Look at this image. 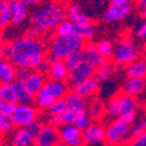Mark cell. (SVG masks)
Returning a JSON list of instances; mask_svg holds the SVG:
<instances>
[{
  "label": "cell",
  "instance_id": "9f6ffc18",
  "mask_svg": "<svg viewBox=\"0 0 146 146\" xmlns=\"http://www.w3.org/2000/svg\"><path fill=\"white\" fill-rule=\"evenodd\" d=\"M0 146H2V137L0 135Z\"/></svg>",
  "mask_w": 146,
  "mask_h": 146
},
{
  "label": "cell",
  "instance_id": "8992f818",
  "mask_svg": "<svg viewBox=\"0 0 146 146\" xmlns=\"http://www.w3.org/2000/svg\"><path fill=\"white\" fill-rule=\"evenodd\" d=\"M105 129V142L111 146H117L121 143H130V126L121 122L119 119H113L107 124Z\"/></svg>",
  "mask_w": 146,
  "mask_h": 146
},
{
  "label": "cell",
  "instance_id": "bcb514c9",
  "mask_svg": "<svg viewBox=\"0 0 146 146\" xmlns=\"http://www.w3.org/2000/svg\"><path fill=\"white\" fill-rule=\"evenodd\" d=\"M51 125L54 126L55 128H60L63 126V117L62 115H52L51 117Z\"/></svg>",
  "mask_w": 146,
  "mask_h": 146
},
{
  "label": "cell",
  "instance_id": "7402d4cb",
  "mask_svg": "<svg viewBox=\"0 0 146 146\" xmlns=\"http://www.w3.org/2000/svg\"><path fill=\"white\" fill-rule=\"evenodd\" d=\"M58 132L60 142L66 144V145L82 137L81 131L77 129V127L75 125H63L58 129Z\"/></svg>",
  "mask_w": 146,
  "mask_h": 146
},
{
  "label": "cell",
  "instance_id": "ab89813d",
  "mask_svg": "<svg viewBox=\"0 0 146 146\" xmlns=\"http://www.w3.org/2000/svg\"><path fill=\"white\" fill-rule=\"evenodd\" d=\"M17 106V103L15 102H3V104L0 107V112L6 117H12Z\"/></svg>",
  "mask_w": 146,
  "mask_h": 146
},
{
  "label": "cell",
  "instance_id": "7dc6e473",
  "mask_svg": "<svg viewBox=\"0 0 146 146\" xmlns=\"http://www.w3.org/2000/svg\"><path fill=\"white\" fill-rule=\"evenodd\" d=\"M137 35H138L139 38H142V39H146V20L143 24L138 28V31H137Z\"/></svg>",
  "mask_w": 146,
  "mask_h": 146
},
{
  "label": "cell",
  "instance_id": "2e32d148",
  "mask_svg": "<svg viewBox=\"0 0 146 146\" xmlns=\"http://www.w3.org/2000/svg\"><path fill=\"white\" fill-rule=\"evenodd\" d=\"M123 91L124 94L130 97H137L140 96L146 91V81L145 79H132L127 78L123 84Z\"/></svg>",
  "mask_w": 146,
  "mask_h": 146
},
{
  "label": "cell",
  "instance_id": "60d3db41",
  "mask_svg": "<svg viewBox=\"0 0 146 146\" xmlns=\"http://www.w3.org/2000/svg\"><path fill=\"white\" fill-rule=\"evenodd\" d=\"M41 31L42 30H40L39 28H37L36 26H32V27L27 29L25 37H26V38H29V39H37L38 36H39V34L41 33Z\"/></svg>",
  "mask_w": 146,
  "mask_h": 146
},
{
  "label": "cell",
  "instance_id": "9c48e42d",
  "mask_svg": "<svg viewBox=\"0 0 146 146\" xmlns=\"http://www.w3.org/2000/svg\"><path fill=\"white\" fill-rule=\"evenodd\" d=\"M68 93V85L66 82H59V81L48 80L46 81L45 85L43 86L42 90L38 95L45 96L52 100L62 99Z\"/></svg>",
  "mask_w": 146,
  "mask_h": 146
},
{
  "label": "cell",
  "instance_id": "6da1fadb",
  "mask_svg": "<svg viewBox=\"0 0 146 146\" xmlns=\"http://www.w3.org/2000/svg\"><path fill=\"white\" fill-rule=\"evenodd\" d=\"M5 56L15 68L36 70L46 58V48L39 39L20 38L3 46Z\"/></svg>",
  "mask_w": 146,
  "mask_h": 146
},
{
  "label": "cell",
  "instance_id": "f35d334b",
  "mask_svg": "<svg viewBox=\"0 0 146 146\" xmlns=\"http://www.w3.org/2000/svg\"><path fill=\"white\" fill-rule=\"evenodd\" d=\"M32 70L26 68H15V81H21V82H26L32 74Z\"/></svg>",
  "mask_w": 146,
  "mask_h": 146
},
{
  "label": "cell",
  "instance_id": "c3c4849f",
  "mask_svg": "<svg viewBox=\"0 0 146 146\" xmlns=\"http://www.w3.org/2000/svg\"><path fill=\"white\" fill-rule=\"evenodd\" d=\"M139 7H140L141 15L146 20V0H142L139 2Z\"/></svg>",
  "mask_w": 146,
  "mask_h": 146
},
{
  "label": "cell",
  "instance_id": "8fae6325",
  "mask_svg": "<svg viewBox=\"0 0 146 146\" xmlns=\"http://www.w3.org/2000/svg\"><path fill=\"white\" fill-rule=\"evenodd\" d=\"M132 7H133V4L130 1L123 5L110 4V6L106 8V10L103 13V21L110 24L123 21L131 13Z\"/></svg>",
  "mask_w": 146,
  "mask_h": 146
},
{
  "label": "cell",
  "instance_id": "1f68e13d",
  "mask_svg": "<svg viewBox=\"0 0 146 146\" xmlns=\"http://www.w3.org/2000/svg\"><path fill=\"white\" fill-rule=\"evenodd\" d=\"M10 22H11V15H10L8 1L2 0L0 1V29L7 27Z\"/></svg>",
  "mask_w": 146,
  "mask_h": 146
},
{
  "label": "cell",
  "instance_id": "680465c9",
  "mask_svg": "<svg viewBox=\"0 0 146 146\" xmlns=\"http://www.w3.org/2000/svg\"><path fill=\"white\" fill-rule=\"evenodd\" d=\"M32 146H37V145H36V144H33V145H32Z\"/></svg>",
  "mask_w": 146,
  "mask_h": 146
},
{
  "label": "cell",
  "instance_id": "52a82bcc",
  "mask_svg": "<svg viewBox=\"0 0 146 146\" xmlns=\"http://www.w3.org/2000/svg\"><path fill=\"white\" fill-rule=\"evenodd\" d=\"M95 72H96V70L91 66L90 63L87 62L86 60L83 61L82 63H80V64H78L77 66L71 68L68 71V83L73 87V86L77 85L79 83H82L86 80L94 78Z\"/></svg>",
  "mask_w": 146,
  "mask_h": 146
},
{
  "label": "cell",
  "instance_id": "ee69618b",
  "mask_svg": "<svg viewBox=\"0 0 146 146\" xmlns=\"http://www.w3.org/2000/svg\"><path fill=\"white\" fill-rule=\"evenodd\" d=\"M49 68H50V62L45 58L41 63H40L39 66H37L36 71L39 72V73L42 74V75H46V74H48Z\"/></svg>",
  "mask_w": 146,
  "mask_h": 146
},
{
  "label": "cell",
  "instance_id": "4fadbf2b",
  "mask_svg": "<svg viewBox=\"0 0 146 146\" xmlns=\"http://www.w3.org/2000/svg\"><path fill=\"white\" fill-rule=\"evenodd\" d=\"M83 50L86 54V61L90 63L95 70L101 68L105 63L108 62L106 57L99 52L97 45L93 42H87L84 44Z\"/></svg>",
  "mask_w": 146,
  "mask_h": 146
},
{
  "label": "cell",
  "instance_id": "4316f807",
  "mask_svg": "<svg viewBox=\"0 0 146 146\" xmlns=\"http://www.w3.org/2000/svg\"><path fill=\"white\" fill-rule=\"evenodd\" d=\"M0 98L4 102L17 103V94L12 84H0Z\"/></svg>",
  "mask_w": 146,
  "mask_h": 146
},
{
  "label": "cell",
  "instance_id": "836d02e7",
  "mask_svg": "<svg viewBox=\"0 0 146 146\" xmlns=\"http://www.w3.org/2000/svg\"><path fill=\"white\" fill-rule=\"evenodd\" d=\"M68 110V104L64 98L62 99L55 100L54 103L52 104V106L49 108V113L52 115H63L64 112Z\"/></svg>",
  "mask_w": 146,
  "mask_h": 146
},
{
  "label": "cell",
  "instance_id": "74e56055",
  "mask_svg": "<svg viewBox=\"0 0 146 146\" xmlns=\"http://www.w3.org/2000/svg\"><path fill=\"white\" fill-rule=\"evenodd\" d=\"M75 126L81 132H85L86 130L92 126V119L88 117V115H83L78 117V119L75 123Z\"/></svg>",
  "mask_w": 146,
  "mask_h": 146
},
{
  "label": "cell",
  "instance_id": "603a6c76",
  "mask_svg": "<svg viewBox=\"0 0 146 146\" xmlns=\"http://www.w3.org/2000/svg\"><path fill=\"white\" fill-rule=\"evenodd\" d=\"M15 81V66L8 59L0 61V84H12Z\"/></svg>",
  "mask_w": 146,
  "mask_h": 146
},
{
  "label": "cell",
  "instance_id": "816d5d0a",
  "mask_svg": "<svg viewBox=\"0 0 146 146\" xmlns=\"http://www.w3.org/2000/svg\"><path fill=\"white\" fill-rule=\"evenodd\" d=\"M4 56H5L4 49H3V46H2V45H1V46H0V61L3 60V59H4Z\"/></svg>",
  "mask_w": 146,
  "mask_h": 146
},
{
  "label": "cell",
  "instance_id": "83f0119b",
  "mask_svg": "<svg viewBox=\"0 0 146 146\" xmlns=\"http://www.w3.org/2000/svg\"><path fill=\"white\" fill-rule=\"evenodd\" d=\"M146 133V115H140L130 126L129 137L131 140L135 137Z\"/></svg>",
  "mask_w": 146,
  "mask_h": 146
},
{
  "label": "cell",
  "instance_id": "f907efd6",
  "mask_svg": "<svg viewBox=\"0 0 146 146\" xmlns=\"http://www.w3.org/2000/svg\"><path fill=\"white\" fill-rule=\"evenodd\" d=\"M126 2H128V0H111L110 1V4L113 5H123Z\"/></svg>",
  "mask_w": 146,
  "mask_h": 146
},
{
  "label": "cell",
  "instance_id": "ffe728a7",
  "mask_svg": "<svg viewBox=\"0 0 146 146\" xmlns=\"http://www.w3.org/2000/svg\"><path fill=\"white\" fill-rule=\"evenodd\" d=\"M68 68L63 60L55 61L50 63V68L48 72V77L50 80L59 81V82H66L68 77Z\"/></svg>",
  "mask_w": 146,
  "mask_h": 146
},
{
  "label": "cell",
  "instance_id": "3957f363",
  "mask_svg": "<svg viewBox=\"0 0 146 146\" xmlns=\"http://www.w3.org/2000/svg\"><path fill=\"white\" fill-rule=\"evenodd\" d=\"M138 110V103L135 98L130 97L126 94L115 95L105 107V113L110 119H119L125 115L136 113Z\"/></svg>",
  "mask_w": 146,
  "mask_h": 146
},
{
  "label": "cell",
  "instance_id": "7c38bea8",
  "mask_svg": "<svg viewBox=\"0 0 146 146\" xmlns=\"http://www.w3.org/2000/svg\"><path fill=\"white\" fill-rule=\"evenodd\" d=\"M84 143L89 146H102L105 141V129L100 124H92V126L82 133Z\"/></svg>",
  "mask_w": 146,
  "mask_h": 146
},
{
  "label": "cell",
  "instance_id": "681fc988",
  "mask_svg": "<svg viewBox=\"0 0 146 146\" xmlns=\"http://www.w3.org/2000/svg\"><path fill=\"white\" fill-rule=\"evenodd\" d=\"M5 121H6V115H2V113L0 112V133H2V131H3V128H4V125H5Z\"/></svg>",
  "mask_w": 146,
  "mask_h": 146
},
{
  "label": "cell",
  "instance_id": "d6986e66",
  "mask_svg": "<svg viewBox=\"0 0 146 146\" xmlns=\"http://www.w3.org/2000/svg\"><path fill=\"white\" fill-rule=\"evenodd\" d=\"M45 83H46L45 75H42L37 71H33L28 80L25 82V85H26L27 90L36 97L42 90Z\"/></svg>",
  "mask_w": 146,
  "mask_h": 146
},
{
  "label": "cell",
  "instance_id": "484cf974",
  "mask_svg": "<svg viewBox=\"0 0 146 146\" xmlns=\"http://www.w3.org/2000/svg\"><path fill=\"white\" fill-rule=\"evenodd\" d=\"M94 34H95V29L92 25H86V26H77V25H74L72 36L84 42L86 40L91 39L94 36Z\"/></svg>",
  "mask_w": 146,
  "mask_h": 146
},
{
  "label": "cell",
  "instance_id": "d6a6232c",
  "mask_svg": "<svg viewBox=\"0 0 146 146\" xmlns=\"http://www.w3.org/2000/svg\"><path fill=\"white\" fill-rule=\"evenodd\" d=\"M74 24L68 20H63L61 23L57 25L55 28V34L57 37H68L72 36L73 33Z\"/></svg>",
  "mask_w": 146,
  "mask_h": 146
},
{
  "label": "cell",
  "instance_id": "ba28073f",
  "mask_svg": "<svg viewBox=\"0 0 146 146\" xmlns=\"http://www.w3.org/2000/svg\"><path fill=\"white\" fill-rule=\"evenodd\" d=\"M37 117V110L33 105H24L19 104L15 108L12 119L17 128H27L31 123L36 121Z\"/></svg>",
  "mask_w": 146,
  "mask_h": 146
},
{
  "label": "cell",
  "instance_id": "d590c367",
  "mask_svg": "<svg viewBox=\"0 0 146 146\" xmlns=\"http://www.w3.org/2000/svg\"><path fill=\"white\" fill-rule=\"evenodd\" d=\"M83 115H87V113H84V112L77 111V110H68L62 115L63 125H75L76 121L78 119V117Z\"/></svg>",
  "mask_w": 146,
  "mask_h": 146
},
{
  "label": "cell",
  "instance_id": "f1b7e54d",
  "mask_svg": "<svg viewBox=\"0 0 146 146\" xmlns=\"http://www.w3.org/2000/svg\"><path fill=\"white\" fill-rule=\"evenodd\" d=\"M115 73V66L110 62L105 63L104 66L97 68L95 72L94 78L99 82V83H105L111 78V76Z\"/></svg>",
  "mask_w": 146,
  "mask_h": 146
},
{
  "label": "cell",
  "instance_id": "6f0895ef",
  "mask_svg": "<svg viewBox=\"0 0 146 146\" xmlns=\"http://www.w3.org/2000/svg\"><path fill=\"white\" fill-rule=\"evenodd\" d=\"M3 102H4V101H3V100L1 99V98H0V107H1V105L3 104Z\"/></svg>",
  "mask_w": 146,
  "mask_h": 146
},
{
  "label": "cell",
  "instance_id": "5bb4252c",
  "mask_svg": "<svg viewBox=\"0 0 146 146\" xmlns=\"http://www.w3.org/2000/svg\"><path fill=\"white\" fill-rule=\"evenodd\" d=\"M9 5L10 15H11V23L15 26H20L25 21L27 20L28 13H29V6L21 0H11L8 1Z\"/></svg>",
  "mask_w": 146,
  "mask_h": 146
},
{
  "label": "cell",
  "instance_id": "8d00e7d4",
  "mask_svg": "<svg viewBox=\"0 0 146 146\" xmlns=\"http://www.w3.org/2000/svg\"><path fill=\"white\" fill-rule=\"evenodd\" d=\"M35 104L36 106L42 110H49V108L52 106V104L54 103V100L50 99L48 97H45V96H40V95H37L35 97Z\"/></svg>",
  "mask_w": 146,
  "mask_h": 146
},
{
  "label": "cell",
  "instance_id": "f546056e",
  "mask_svg": "<svg viewBox=\"0 0 146 146\" xmlns=\"http://www.w3.org/2000/svg\"><path fill=\"white\" fill-rule=\"evenodd\" d=\"M86 60V54L85 51L82 49H79L77 51H74L73 53H71L68 57L64 58V63L66 64V66L68 68V70H71V68H75L77 66L78 64L82 63L83 61Z\"/></svg>",
  "mask_w": 146,
  "mask_h": 146
},
{
  "label": "cell",
  "instance_id": "44dd1931",
  "mask_svg": "<svg viewBox=\"0 0 146 146\" xmlns=\"http://www.w3.org/2000/svg\"><path fill=\"white\" fill-rule=\"evenodd\" d=\"M127 78L144 79L146 77V59L138 58L126 68Z\"/></svg>",
  "mask_w": 146,
  "mask_h": 146
},
{
  "label": "cell",
  "instance_id": "f5cc1de1",
  "mask_svg": "<svg viewBox=\"0 0 146 146\" xmlns=\"http://www.w3.org/2000/svg\"><path fill=\"white\" fill-rule=\"evenodd\" d=\"M3 42V31L0 29V46H1V43Z\"/></svg>",
  "mask_w": 146,
  "mask_h": 146
},
{
  "label": "cell",
  "instance_id": "11a10c76",
  "mask_svg": "<svg viewBox=\"0 0 146 146\" xmlns=\"http://www.w3.org/2000/svg\"><path fill=\"white\" fill-rule=\"evenodd\" d=\"M56 146H66V144H63V143H61V142H60V143H58Z\"/></svg>",
  "mask_w": 146,
  "mask_h": 146
},
{
  "label": "cell",
  "instance_id": "7a4b0ae2",
  "mask_svg": "<svg viewBox=\"0 0 146 146\" xmlns=\"http://www.w3.org/2000/svg\"><path fill=\"white\" fill-rule=\"evenodd\" d=\"M66 8L58 3H40L39 6L33 10L32 21L34 23V26L42 31H46L49 29H55L59 23L66 20Z\"/></svg>",
  "mask_w": 146,
  "mask_h": 146
},
{
  "label": "cell",
  "instance_id": "9a60e30c",
  "mask_svg": "<svg viewBox=\"0 0 146 146\" xmlns=\"http://www.w3.org/2000/svg\"><path fill=\"white\" fill-rule=\"evenodd\" d=\"M66 15L68 17V21H71L74 25L77 26H86L91 25V17L85 12L80 4L73 3L68 5L66 9Z\"/></svg>",
  "mask_w": 146,
  "mask_h": 146
},
{
  "label": "cell",
  "instance_id": "5b68a950",
  "mask_svg": "<svg viewBox=\"0 0 146 146\" xmlns=\"http://www.w3.org/2000/svg\"><path fill=\"white\" fill-rule=\"evenodd\" d=\"M139 50L136 44L130 38H124L115 45L112 59L119 66H129L138 59Z\"/></svg>",
  "mask_w": 146,
  "mask_h": 146
},
{
  "label": "cell",
  "instance_id": "e0dca14e",
  "mask_svg": "<svg viewBox=\"0 0 146 146\" xmlns=\"http://www.w3.org/2000/svg\"><path fill=\"white\" fill-rule=\"evenodd\" d=\"M35 136L27 128L19 129L10 137V146H32L35 144Z\"/></svg>",
  "mask_w": 146,
  "mask_h": 146
},
{
  "label": "cell",
  "instance_id": "4dcf8cb0",
  "mask_svg": "<svg viewBox=\"0 0 146 146\" xmlns=\"http://www.w3.org/2000/svg\"><path fill=\"white\" fill-rule=\"evenodd\" d=\"M87 113L88 117H90L91 119L97 121V119H100L104 115L105 106L99 101H94L87 108Z\"/></svg>",
  "mask_w": 146,
  "mask_h": 146
},
{
  "label": "cell",
  "instance_id": "7bdbcfd3",
  "mask_svg": "<svg viewBox=\"0 0 146 146\" xmlns=\"http://www.w3.org/2000/svg\"><path fill=\"white\" fill-rule=\"evenodd\" d=\"M42 126H43V125L40 123V121L36 119V121H34L33 123H31V124L27 127V129L30 130V131H31L32 133L35 135V136H37V135H38V133L40 132V130H41Z\"/></svg>",
  "mask_w": 146,
  "mask_h": 146
},
{
  "label": "cell",
  "instance_id": "30bf717a",
  "mask_svg": "<svg viewBox=\"0 0 146 146\" xmlns=\"http://www.w3.org/2000/svg\"><path fill=\"white\" fill-rule=\"evenodd\" d=\"M60 143L58 129L51 124H45L35 138L37 146H56Z\"/></svg>",
  "mask_w": 146,
  "mask_h": 146
},
{
  "label": "cell",
  "instance_id": "e575fe53",
  "mask_svg": "<svg viewBox=\"0 0 146 146\" xmlns=\"http://www.w3.org/2000/svg\"><path fill=\"white\" fill-rule=\"evenodd\" d=\"M96 45H97V49L99 50L100 53L104 55L106 58L112 56L115 46L112 45V43L110 41H108V40H101Z\"/></svg>",
  "mask_w": 146,
  "mask_h": 146
},
{
  "label": "cell",
  "instance_id": "d4e9b609",
  "mask_svg": "<svg viewBox=\"0 0 146 146\" xmlns=\"http://www.w3.org/2000/svg\"><path fill=\"white\" fill-rule=\"evenodd\" d=\"M13 86L15 88L17 94V103L24 105H32L35 102V96L29 92L26 88L24 82L21 81H15Z\"/></svg>",
  "mask_w": 146,
  "mask_h": 146
},
{
  "label": "cell",
  "instance_id": "db71d44e",
  "mask_svg": "<svg viewBox=\"0 0 146 146\" xmlns=\"http://www.w3.org/2000/svg\"><path fill=\"white\" fill-rule=\"evenodd\" d=\"M143 48H144V52H145V53H146V39H145V42H144Z\"/></svg>",
  "mask_w": 146,
  "mask_h": 146
},
{
  "label": "cell",
  "instance_id": "b9f144b4",
  "mask_svg": "<svg viewBox=\"0 0 146 146\" xmlns=\"http://www.w3.org/2000/svg\"><path fill=\"white\" fill-rule=\"evenodd\" d=\"M129 146H146V133L132 139Z\"/></svg>",
  "mask_w": 146,
  "mask_h": 146
},
{
  "label": "cell",
  "instance_id": "f6af8a7d",
  "mask_svg": "<svg viewBox=\"0 0 146 146\" xmlns=\"http://www.w3.org/2000/svg\"><path fill=\"white\" fill-rule=\"evenodd\" d=\"M135 119H136V113H129V115H125L123 117H119V119L121 122L128 125V126H131L133 124V122L135 121Z\"/></svg>",
  "mask_w": 146,
  "mask_h": 146
},
{
  "label": "cell",
  "instance_id": "cb8c5ba5",
  "mask_svg": "<svg viewBox=\"0 0 146 146\" xmlns=\"http://www.w3.org/2000/svg\"><path fill=\"white\" fill-rule=\"evenodd\" d=\"M68 104V110H77V111L87 113V107H86V100L82 96L78 95L74 91H70L64 97Z\"/></svg>",
  "mask_w": 146,
  "mask_h": 146
},
{
  "label": "cell",
  "instance_id": "277c9868",
  "mask_svg": "<svg viewBox=\"0 0 146 146\" xmlns=\"http://www.w3.org/2000/svg\"><path fill=\"white\" fill-rule=\"evenodd\" d=\"M84 46V42L77 39L73 36L68 37H54L51 40L49 53L53 54L61 60H64L74 51L82 49Z\"/></svg>",
  "mask_w": 146,
  "mask_h": 146
},
{
  "label": "cell",
  "instance_id": "ac0fdd59",
  "mask_svg": "<svg viewBox=\"0 0 146 146\" xmlns=\"http://www.w3.org/2000/svg\"><path fill=\"white\" fill-rule=\"evenodd\" d=\"M72 88H73L74 92H76L83 98H86L97 93V91L99 90V82L95 78H91L89 80L84 81L82 83L73 86Z\"/></svg>",
  "mask_w": 146,
  "mask_h": 146
}]
</instances>
